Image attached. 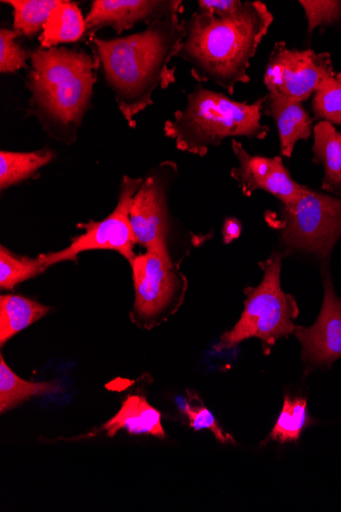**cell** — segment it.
<instances>
[{
    "mask_svg": "<svg viewBox=\"0 0 341 512\" xmlns=\"http://www.w3.org/2000/svg\"><path fill=\"white\" fill-rule=\"evenodd\" d=\"M62 0H3L13 9L14 31L19 36L33 37L42 31L47 19Z\"/></svg>",
    "mask_w": 341,
    "mask_h": 512,
    "instance_id": "22",
    "label": "cell"
},
{
    "mask_svg": "<svg viewBox=\"0 0 341 512\" xmlns=\"http://www.w3.org/2000/svg\"><path fill=\"white\" fill-rule=\"evenodd\" d=\"M61 388L57 381L33 383L21 379L0 356V412L5 413L28 399L57 393Z\"/></svg>",
    "mask_w": 341,
    "mask_h": 512,
    "instance_id": "19",
    "label": "cell"
},
{
    "mask_svg": "<svg viewBox=\"0 0 341 512\" xmlns=\"http://www.w3.org/2000/svg\"><path fill=\"white\" fill-rule=\"evenodd\" d=\"M85 33L86 22L79 6L62 0L47 19L38 39L42 50H50L60 44L77 42Z\"/></svg>",
    "mask_w": 341,
    "mask_h": 512,
    "instance_id": "17",
    "label": "cell"
},
{
    "mask_svg": "<svg viewBox=\"0 0 341 512\" xmlns=\"http://www.w3.org/2000/svg\"><path fill=\"white\" fill-rule=\"evenodd\" d=\"M316 421L308 411L307 398L284 396L283 406L278 420L267 439L263 442L298 443L303 432Z\"/></svg>",
    "mask_w": 341,
    "mask_h": 512,
    "instance_id": "21",
    "label": "cell"
},
{
    "mask_svg": "<svg viewBox=\"0 0 341 512\" xmlns=\"http://www.w3.org/2000/svg\"><path fill=\"white\" fill-rule=\"evenodd\" d=\"M57 157L51 149L35 152H0V191L11 188L37 175L38 171Z\"/></svg>",
    "mask_w": 341,
    "mask_h": 512,
    "instance_id": "20",
    "label": "cell"
},
{
    "mask_svg": "<svg viewBox=\"0 0 341 512\" xmlns=\"http://www.w3.org/2000/svg\"><path fill=\"white\" fill-rule=\"evenodd\" d=\"M200 11L217 17L234 14L242 6L240 0H200Z\"/></svg>",
    "mask_w": 341,
    "mask_h": 512,
    "instance_id": "28",
    "label": "cell"
},
{
    "mask_svg": "<svg viewBox=\"0 0 341 512\" xmlns=\"http://www.w3.org/2000/svg\"><path fill=\"white\" fill-rule=\"evenodd\" d=\"M274 17L262 2H246L234 14L217 17L198 11L185 21L186 34L176 56L190 66L193 79L213 82L233 95L248 73Z\"/></svg>",
    "mask_w": 341,
    "mask_h": 512,
    "instance_id": "2",
    "label": "cell"
},
{
    "mask_svg": "<svg viewBox=\"0 0 341 512\" xmlns=\"http://www.w3.org/2000/svg\"><path fill=\"white\" fill-rule=\"evenodd\" d=\"M109 437L125 430L135 435H151L165 439L162 415L145 397L132 395L123 402L119 412L105 425Z\"/></svg>",
    "mask_w": 341,
    "mask_h": 512,
    "instance_id": "15",
    "label": "cell"
},
{
    "mask_svg": "<svg viewBox=\"0 0 341 512\" xmlns=\"http://www.w3.org/2000/svg\"><path fill=\"white\" fill-rule=\"evenodd\" d=\"M263 104L264 97L253 104L239 103L199 85L189 93L185 108L165 122L164 131L179 151L205 157L229 137L263 141L270 132L262 124Z\"/></svg>",
    "mask_w": 341,
    "mask_h": 512,
    "instance_id": "4",
    "label": "cell"
},
{
    "mask_svg": "<svg viewBox=\"0 0 341 512\" xmlns=\"http://www.w3.org/2000/svg\"><path fill=\"white\" fill-rule=\"evenodd\" d=\"M142 178L125 175L120 185L118 205L102 221L79 223L84 234L74 238L66 249L40 255L48 268L66 261H74L78 255L94 250H110L122 255L130 264L136 257V237L130 221L132 201L142 183Z\"/></svg>",
    "mask_w": 341,
    "mask_h": 512,
    "instance_id": "8",
    "label": "cell"
},
{
    "mask_svg": "<svg viewBox=\"0 0 341 512\" xmlns=\"http://www.w3.org/2000/svg\"><path fill=\"white\" fill-rule=\"evenodd\" d=\"M18 33L7 28L0 29V73H15L28 68L31 55L17 42Z\"/></svg>",
    "mask_w": 341,
    "mask_h": 512,
    "instance_id": "26",
    "label": "cell"
},
{
    "mask_svg": "<svg viewBox=\"0 0 341 512\" xmlns=\"http://www.w3.org/2000/svg\"><path fill=\"white\" fill-rule=\"evenodd\" d=\"M135 302L130 317L152 330L173 316L184 302L187 277L179 265L159 251H146L131 263Z\"/></svg>",
    "mask_w": 341,
    "mask_h": 512,
    "instance_id": "7",
    "label": "cell"
},
{
    "mask_svg": "<svg viewBox=\"0 0 341 512\" xmlns=\"http://www.w3.org/2000/svg\"><path fill=\"white\" fill-rule=\"evenodd\" d=\"M30 59L27 116L36 117L48 136L73 145L91 104L100 58L63 46L39 49Z\"/></svg>",
    "mask_w": 341,
    "mask_h": 512,
    "instance_id": "3",
    "label": "cell"
},
{
    "mask_svg": "<svg viewBox=\"0 0 341 512\" xmlns=\"http://www.w3.org/2000/svg\"><path fill=\"white\" fill-rule=\"evenodd\" d=\"M324 299L310 328L297 325L294 335L302 346L305 376L319 367L330 368L341 358V298L337 296L329 268L322 269Z\"/></svg>",
    "mask_w": 341,
    "mask_h": 512,
    "instance_id": "11",
    "label": "cell"
},
{
    "mask_svg": "<svg viewBox=\"0 0 341 512\" xmlns=\"http://www.w3.org/2000/svg\"><path fill=\"white\" fill-rule=\"evenodd\" d=\"M183 11L181 0H94L85 18L86 34L92 38L107 27L121 34L137 24L149 26Z\"/></svg>",
    "mask_w": 341,
    "mask_h": 512,
    "instance_id": "13",
    "label": "cell"
},
{
    "mask_svg": "<svg viewBox=\"0 0 341 512\" xmlns=\"http://www.w3.org/2000/svg\"><path fill=\"white\" fill-rule=\"evenodd\" d=\"M283 259L282 253L273 252L266 261L260 262L264 272L262 282L256 288L245 290V309L232 330L221 336L218 350H228L249 339H258L264 354L269 356L280 339L295 333V320L300 309L295 297L281 288Z\"/></svg>",
    "mask_w": 341,
    "mask_h": 512,
    "instance_id": "5",
    "label": "cell"
},
{
    "mask_svg": "<svg viewBox=\"0 0 341 512\" xmlns=\"http://www.w3.org/2000/svg\"><path fill=\"white\" fill-rule=\"evenodd\" d=\"M299 4L305 10L310 34L319 26L341 21V2L337 0H302Z\"/></svg>",
    "mask_w": 341,
    "mask_h": 512,
    "instance_id": "27",
    "label": "cell"
},
{
    "mask_svg": "<svg viewBox=\"0 0 341 512\" xmlns=\"http://www.w3.org/2000/svg\"><path fill=\"white\" fill-rule=\"evenodd\" d=\"M263 113L275 121L279 132L281 155L286 158H291L297 143L308 141L313 134L314 120L303 103L267 93L264 97Z\"/></svg>",
    "mask_w": 341,
    "mask_h": 512,
    "instance_id": "14",
    "label": "cell"
},
{
    "mask_svg": "<svg viewBox=\"0 0 341 512\" xmlns=\"http://www.w3.org/2000/svg\"><path fill=\"white\" fill-rule=\"evenodd\" d=\"M314 162L322 165V190L341 197V132L327 121L314 126Z\"/></svg>",
    "mask_w": 341,
    "mask_h": 512,
    "instance_id": "16",
    "label": "cell"
},
{
    "mask_svg": "<svg viewBox=\"0 0 341 512\" xmlns=\"http://www.w3.org/2000/svg\"><path fill=\"white\" fill-rule=\"evenodd\" d=\"M312 108L316 120L341 126V73H336L314 93Z\"/></svg>",
    "mask_w": 341,
    "mask_h": 512,
    "instance_id": "24",
    "label": "cell"
},
{
    "mask_svg": "<svg viewBox=\"0 0 341 512\" xmlns=\"http://www.w3.org/2000/svg\"><path fill=\"white\" fill-rule=\"evenodd\" d=\"M232 150L238 167L231 170V177L238 183L241 193L250 198L257 191L271 194L284 206L298 202L308 191L307 186L291 177L281 157L253 156L232 139Z\"/></svg>",
    "mask_w": 341,
    "mask_h": 512,
    "instance_id": "12",
    "label": "cell"
},
{
    "mask_svg": "<svg viewBox=\"0 0 341 512\" xmlns=\"http://www.w3.org/2000/svg\"><path fill=\"white\" fill-rule=\"evenodd\" d=\"M184 412L188 417L190 428L194 431L209 430L221 444H236L235 439L230 434L224 432L218 424L216 417L204 405L196 393L190 394L188 392V401L185 404Z\"/></svg>",
    "mask_w": 341,
    "mask_h": 512,
    "instance_id": "25",
    "label": "cell"
},
{
    "mask_svg": "<svg viewBox=\"0 0 341 512\" xmlns=\"http://www.w3.org/2000/svg\"><path fill=\"white\" fill-rule=\"evenodd\" d=\"M335 74L330 54L290 50L281 41L270 54L264 82L270 95L303 103Z\"/></svg>",
    "mask_w": 341,
    "mask_h": 512,
    "instance_id": "10",
    "label": "cell"
},
{
    "mask_svg": "<svg viewBox=\"0 0 341 512\" xmlns=\"http://www.w3.org/2000/svg\"><path fill=\"white\" fill-rule=\"evenodd\" d=\"M287 254L313 255L324 263L341 238V199L308 189L295 204L281 206L276 220Z\"/></svg>",
    "mask_w": 341,
    "mask_h": 512,
    "instance_id": "6",
    "label": "cell"
},
{
    "mask_svg": "<svg viewBox=\"0 0 341 512\" xmlns=\"http://www.w3.org/2000/svg\"><path fill=\"white\" fill-rule=\"evenodd\" d=\"M48 269L39 255L36 258L20 256L4 246L0 247V288L13 290Z\"/></svg>",
    "mask_w": 341,
    "mask_h": 512,
    "instance_id": "23",
    "label": "cell"
},
{
    "mask_svg": "<svg viewBox=\"0 0 341 512\" xmlns=\"http://www.w3.org/2000/svg\"><path fill=\"white\" fill-rule=\"evenodd\" d=\"M177 175L178 167L172 161H165L153 168L143 179L130 209V221L137 244L146 251H159L173 261L168 191Z\"/></svg>",
    "mask_w": 341,
    "mask_h": 512,
    "instance_id": "9",
    "label": "cell"
},
{
    "mask_svg": "<svg viewBox=\"0 0 341 512\" xmlns=\"http://www.w3.org/2000/svg\"><path fill=\"white\" fill-rule=\"evenodd\" d=\"M242 225L240 221L234 217L227 218L223 225V241L229 245L237 240L241 235Z\"/></svg>",
    "mask_w": 341,
    "mask_h": 512,
    "instance_id": "29",
    "label": "cell"
},
{
    "mask_svg": "<svg viewBox=\"0 0 341 512\" xmlns=\"http://www.w3.org/2000/svg\"><path fill=\"white\" fill-rule=\"evenodd\" d=\"M186 34L185 20L173 15L127 37H92L105 78L120 112L131 128L135 117L154 105V92L176 82V58Z\"/></svg>",
    "mask_w": 341,
    "mask_h": 512,
    "instance_id": "1",
    "label": "cell"
},
{
    "mask_svg": "<svg viewBox=\"0 0 341 512\" xmlns=\"http://www.w3.org/2000/svg\"><path fill=\"white\" fill-rule=\"evenodd\" d=\"M51 308L19 295L0 297V346L40 320Z\"/></svg>",
    "mask_w": 341,
    "mask_h": 512,
    "instance_id": "18",
    "label": "cell"
}]
</instances>
